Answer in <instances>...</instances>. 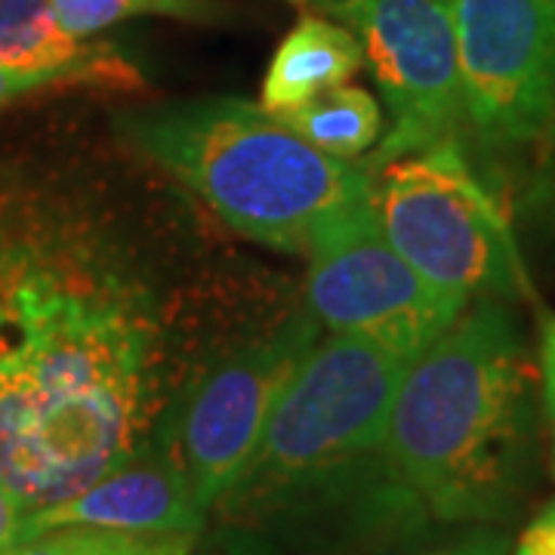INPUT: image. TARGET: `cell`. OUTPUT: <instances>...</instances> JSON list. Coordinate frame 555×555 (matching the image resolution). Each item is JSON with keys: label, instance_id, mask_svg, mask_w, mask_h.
I'll return each instance as SVG.
<instances>
[{"label": "cell", "instance_id": "6da1fadb", "mask_svg": "<svg viewBox=\"0 0 555 555\" xmlns=\"http://www.w3.org/2000/svg\"><path fill=\"white\" fill-rule=\"evenodd\" d=\"M149 337L127 315L47 284L16 294L0 356V478L22 516L80 494L139 454Z\"/></svg>", "mask_w": 555, "mask_h": 555}, {"label": "cell", "instance_id": "7a4b0ae2", "mask_svg": "<svg viewBox=\"0 0 555 555\" xmlns=\"http://www.w3.org/2000/svg\"><path fill=\"white\" fill-rule=\"evenodd\" d=\"M525 339L500 299H478L398 379L383 456L441 521L513 516L531 466Z\"/></svg>", "mask_w": 555, "mask_h": 555}, {"label": "cell", "instance_id": "3957f363", "mask_svg": "<svg viewBox=\"0 0 555 555\" xmlns=\"http://www.w3.org/2000/svg\"><path fill=\"white\" fill-rule=\"evenodd\" d=\"M124 133L229 229L287 254H306L318 222L371 182L361 164L318 152L275 112L235 96L149 105Z\"/></svg>", "mask_w": 555, "mask_h": 555}, {"label": "cell", "instance_id": "277c9868", "mask_svg": "<svg viewBox=\"0 0 555 555\" xmlns=\"http://www.w3.org/2000/svg\"><path fill=\"white\" fill-rule=\"evenodd\" d=\"M371 192L386 238L429 284L469 302L531 297L513 222L456 139L383 164Z\"/></svg>", "mask_w": 555, "mask_h": 555}, {"label": "cell", "instance_id": "5b68a950", "mask_svg": "<svg viewBox=\"0 0 555 555\" xmlns=\"http://www.w3.org/2000/svg\"><path fill=\"white\" fill-rule=\"evenodd\" d=\"M404 367L371 339H315L278 398L247 473L222 503L281 494L379 451Z\"/></svg>", "mask_w": 555, "mask_h": 555}, {"label": "cell", "instance_id": "8992f818", "mask_svg": "<svg viewBox=\"0 0 555 555\" xmlns=\"http://www.w3.org/2000/svg\"><path fill=\"white\" fill-rule=\"evenodd\" d=\"M309 315L343 337L377 343L404 364L423 356L469 299L429 284L379 225L371 182L321 219L306 247Z\"/></svg>", "mask_w": 555, "mask_h": 555}, {"label": "cell", "instance_id": "52a82bcc", "mask_svg": "<svg viewBox=\"0 0 555 555\" xmlns=\"http://www.w3.org/2000/svg\"><path fill=\"white\" fill-rule=\"evenodd\" d=\"M309 7L361 40L364 65L386 102L389 130L361 164L367 173L466 130L451 0H312Z\"/></svg>", "mask_w": 555, "mask_h": 555}, {"label": "cell", "instance_id": "ba28073f", "mask_svg": "<svg viewBox=\"0 0 555 555\" xmlns=\"http://www.w3.org/2000/svg\"><path fill=\"white\" fill-rule=\"evenodd\" d=\"M463 124L488 149L555 133V0H451Z\"/></svg>", "mask_w": 555, "mask_h": 555}, {"label": "cell", "instance_id": "9c48e42d", "mask_svg": "<svg viewBox=\"0 0 555 555\" xmlns=\"http://www.w3.org/2000/svg\"><path fill=\"white\" fill-rule=\"evenodd\" d=\"M312 315L294 318L275 337L214 364L185 392L167 454L177 460L204 513L241 481L257 454L278 398L318 339Z\"/></svg>", "mask_w": 555, "mask_h": 555}, {"label": "cell", "instance_id": "30bf717a", "mask_svg": "<svg viewBox=\"0 0 555 555\" xmlns=\"http://www.w3.org/2000/svg\"><path fill=\"white\" fill-rule=\"evenodd\" d=\"M207 513L195 500L177 460L142 448L127 463L96 478L80 494L22 518V540L53 528H102L127 534L201 537Z\"/></svg>", "mask_w": 555, "mask_h": 555}, {"label": "cell", "instance_id": "8fae6325", "mask_svg": "<svg viewBox=\"0 0 555 555\" xmlns=\"http://www.w3.org/2000/svg\"><path fill=\"white\" fill-rule=\"evenodd\" d=\"M0 65L47 75L60 83H102L139 90L145 78L115 43L68 35L50 0H0Z\"/></svg>", "mask_w": 555, "mask_h": 555}, {"label": "cell", "instance_id": "7c38bea8", "mask_svg": "<svg viewBox=\"0 0 555 555\" xmlns=\"http://www.w3.org/2000/svg\"><path fill=\"white\" fill-rule=\"evenodd\" d=\"M361 65V40L343 22L324 13H306L272 53L259 105L275 115L302 108L321 93L349 83Z\"/></svg>", "mask_w": 555, "mask_h": 555}, {"label": "cell", "instance_id": "4fadbf2b", "mask_svg": "<svg viewBox=\"0 0 555 555\" xmlns=\"http://www.w3.org/2000/svg\"><path fill=\"white\" fill-rule=\"evenodd\" d=\"M287 127H294L318 152L339 160H356L377 149L386 133V120L377 96L356 83H339L321 93L302 108L278 115Z\"/></svg>", "mask_w": 555, "mask_h": 555}, {"label": "cell", "instance_id": "5bb4252c", "mask_svg": "<svg viewBox=\"0 0 555 555\" xmlns=\"http://www.w3.org/2000/svg\"><path fill=\"white\" fill-rule=\"evenodd\" d=\"M60 25L75 38H93L120 22L158 16V20L214 25L232 16L225 0H50Z\"/></svg>", "mask_w": 555, "mask_h": 555}, {"label": "cell", "instance_id": "9a60e30c", "mask_svg": "<svg viewBox=\"0 0 555 555\" xmlns=\"http://www.w3.org/2000/svg\"><path fill=\"white\" fill-rule=\"evenodd\" d=\"M198 537L127 534L102 528H53L16 543L7 555H192Z\"/></svg>", "mask_w": 555, "mask_h": 555}, {"label": "cell", "instance_id": "2e32d148", "mask_svg": "<svg viewBox=\"0 0 555 555\" xmlns=\"http://www.w3.org/2000/svg\"><path fill=\"white\" fill-rule=\"evenodd\" d=\"M420 555H509V540L496 531H488V528H476L469 534L433 546Z\"/></svg>", "mask_w": 555, "mask_h": 555}, {"label": "cell", "instance_id": "e0dca14e", "mask_svg": "<svg viewBox=\"0 0 555 555\" xmlns=\"http://www.w3.org/2000/svg\"><path fill=\"white\" fill-rule=\"evenodd\" d=\"M540 379H543V401L555 429V315H543L540 324Z\"/></svg>", "mask_w": 555, "mask_h": 555}, {"label": "cell", "instance_id": "ac0fdd59", "mask_svg": "<svg viewBox=\"0 0 555 555\" xmlns=\"http://www.w3.org/2000/svg\"><path fill=\"white\" fill-rule=\"evenodd\" d=\"M22 506L16 494L10 491V485L0 478V555H7L22 534Z\"/></svg>", "mask_w": 555, "mask_h": 555}, {"label": "cell", "instance_id": "d6986e66", "mask_svg": "<svg viewBox=\"0 0 555 555\" xmlns=\"http://www.w3.org/2000/svg\"><path fill=\"white\" fill-rule=\"evenodd\" d=\"M43 87H60V80L47 78V75H31V72H13V68L0 65V108L7 102L28 96L35 90H43Z\"/></svg>", "mask_w": 555, "mask_h": 555}, {"label": "cell", "instance_id": "ffe728a7", "mask_svg": "<svg viewBox=\"0 0 555 555\" xmlns=\"http://www.w3.org/2000/svg\"><path fill=\"white\" fill-rule=\"evenodd\" d=\"M3 349H7V337H3V318H0V356H3Z\"/></svg>", "mask_w": 555, "mask_h": 555}, {"label": "cell", "instance_id": "44dd1931", "mask_svg": "<svg viewBox=\"0 0 555 555\" xmlns=\"http://www.w3.org/2000/svg\"><path fill=\"white\" fill-rule=\"evenodd\" d=\"M291 3H302V7H309L312 0H291Z\"/></svg>", "mask_w": 555, "mask_h": 555}, {"label": "cell", "instance_id": "7402d4cb", "mask_svg": "<svg viewBox=\"0 0 555 555\" xmlns=\"http://www.w3.org/2000/svg\"><path fill=\"white\" fill-rule=\"evenodd\" d=\"M516 555H528V553H525V550H518V546H516Z\"/></svg>", "mask_w": 555, "mask_h": 555}]
</instances>
